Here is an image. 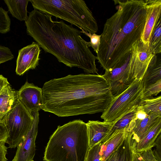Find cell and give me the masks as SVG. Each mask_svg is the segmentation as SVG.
I'll return each mask as SVG.
<instances>
[{
	"mask_svg": "<svg viewBox=\"0 0 161 161\" xmlns=\"http://www.w3.org/2000/svg\"><path fill=\"white\" fill-rule=\"evenodd\" d=\"M138 106L136 107L126 115L121 118L115 123L107 135L102 141L101 143H103L106 141L115 131L126 127L131 121L136 118V114L138 110Z\"/></svg>",
	"mask_w": 161,
	"mask_h": 161,
	"instance_id": "24",
	"label": "cell"
},
{
	"mask_svg": "<svg viewBox=\"0 0 161 161\" xmlns=\"http://www.w3.org/2000/svg\"><path fill=\"white\" fill-rule=\"evenodd\" d=\"M33 120L32 114L17 98L3 119L8 134L6 143L9 148H15L22 141L30 130Z\"/></svg>",
	"mask_w": 161,
	"mask_h": 161,
	"instance_id": "6",
	"label": "cell"
},
{
	"mask_svg": "<svg viewBox=\"0 0 161 161\" xmlns=\"http://www.w3.org/2000/svg\"><path fill=\"white\" fill-rule=\"evenodd\" d=\"M146 16L141 40L145 44H148L154 27L161 16V0H145Z\"/></svg>",
	"mask_w": 161,
	"mask_h": 161,
	"instance_id": "13",
	"label": "cell"
},
{
	"mask_svg": "<svg viewBox=\"0 0 161 161\" xmlns=\"http://www.w3.org/2000/svg\"><path fill=\"white\" fill-rule=\"evenodd\" d=\"M36 42L19 50L16 60L15 72L19 75L30 69H35L39 64L40 48Z\"/></svg>",
	"mask_w": 161,
	"mask_h": 161,
	"instance_id": "11",
	"label": "cell"
},
{
	"mask_svg": "<svg viewBox=\"0 0 161 161\" xmlns=\"http://www.w3.org/2000/svg\"><path fill=\"white\" fill-rule=\"evenodd\" d=\"M86 123L80 119L58 126L45 148L44 161H86L89 150Z\"/></svg>",
	"mask_w": 161,
	"mask_h": 161,
	"instance_id": "4",
	"label": "cell"
},
{
	"mask_svg": "<svg viewBox=\"0 0 161 161\" xmlns=\"http://www.w3.org/2000/svg\"><path fill=\"white\" fill-rule=\"evenodd\" d=\"M8 136L6 128L3 121L0 122V142H4L6 143Z\"/></svg>",
	"mask_w": 161,
	"mask_h": 161,
	"instance_id": "32",
	"label": "cell"
},
{
	"mask_svg": "<svg viewBox=\"0 0 161 161\" xmlns=\"http://www.w3.org/2000/svg\"><path fill=\"white\" fill-rule=\"evenodd\" d=\"M138 107L147 114L161 115V96L142 98Z\"/></svg>",
	"mask_w": 161,
	"mask_h": 161,
	"instance_id": "22",
	"label": "cell"
},
{
	"mask_svg": "<svg viewBox=\"0 0 161 161\" xmlns=\"http://www.w3.org/2000/svg\"><path fill=\"white\" fill-rule=\"evenodd\" d=\"M8 11L12 15L20 21H26L28 18L27 6L29 0H4Z\"/></svg>",
	"mask_w": 161,
	"mask_h": 161,
	"instance_id": "20",
	"label": "cell"
},
{
	"mask_svg": "<svg viewBox=\"0 0 161 161\" xmlns=\"http://www.w3.org/2000/svg\"><path fill=\"white\" fill-rule=\"evenodd\" d=\"M11 20L8 12L0 7V33L5 34L10 30Z\"/></svg>",
	"mask_w": 161,
	"mask_h": 161,
	"instance_id": "25",
	"label": "cell"
},
{
	"mask_svg": "<svg viewBox=\"0 0 161 161\" xmlns=\"http://www.w3.org/2000/svg\"><path fill=\"white\" fill-rule=\"evenodd\" d=\"M86 124L89 149L101 142L114 125L113 123L98 120H89Z\"/></svg>",
	"mask_w": 161,
	"mask_h": 161,
	"instance_id": "14",
	"label": "cell"
},
{
	"mask_svg": "<svg viewBox=\"0 0 161 161\" xmlns=\"http://www.w3.org/2000/svg\"><path fill=\"white\" fill-rule=\"evenodd\" d=\"M14 56L8 47L0 45V64L11 60Z\"/></svg>",
	"mask_w": 161,
	"mask_h": 161,
	"instance_id": "29",
	"label": "cell"
},
{
	"mask_svg": "<svg viewBox=\"0 0 161 161\" xmlns=\"http://www.w3.org/2000/svg\"><path fill=\"white\" fill-rule=\"evenodd\" d=\"M32 161H34L33 160H32Z\"/></svg>",
	"mask_w": 161,
	"mask_h": 161,
	"instance_id": "39",
	"label": "cell"
},
{
	"mask_svg": "<svg viewBox=\"0 0 161 161\" xmlns=\"http://www.w3.org/2000/svg\"><path fill=\"white\" fill-rule=\"evenodd\" d=\"M161 132V121L158 123L144 134L139 139L135 147L137 152L140 153L152 149L155 141Z\"/></svg>",
	"mask_w": 161,
	"mask_h": 161,
	"instance_id": "18",
	"label": "cell"
},
{
	"mask_svg": "<svg viewBox=\"0 0 161 161\" xmlns=\"http://www.w3.org/2000/svg\"><path fill=\"white\" fill-rule=\"evenodd\" d=\"M42 89L41 109L60 117L103 113L114 97L108 80L98 74L52 79Z\"/></svg>",
	"mask_w": 161,
	"mask_h": 161,
	"instance_id": "1",
	"label": "cell"
},
{
	"mask_svg": "<svg viewBox=\"0 0 161 161\" xmlns=\"http://www.w3.org/2000/svg\"><path fill=\"white\" fill-rule=\"evenodd\" d=\"M17 98V92L12 88L9 84L5 86L0 93V113L8 112Z\"/></svg>",
	"mask_w": 161,
	"mask_h": 161,
	"instance_id": "21",
	"label": "cell"
},
{
	"mask_svg": "<svg viewBox=\"0 0 161 161\" xmlns=\"http://www.w3.org/2000/svg\"><path fill=\"white\" fill-rule=\"evenodd\" d=\"M5 143L4 142H0V161H8L6 155L8 147L5 146Z\"/></svg>",
	"mask_w": 161,
	"mask_h": 161,
	"instance_id": "33",
	"label": "cell"
},
{
	"mask_svg": "<svg viewBox=\"0 0 161 161\" xmlns=\"http://www.w3.org/2000/svg\"><path fill=\"white\" fill-rule=\"evenodd\" d=\"M129 125L124 128L115 131L106 141L101 143L100 153L101 161H105L109 157L125 139L129 129Z\"/></svg>",
	"mask_w": 161,
	"mask_h": 161,
	"instance_id": "15",
	"label": "cell"
},
{
	"mask_svg": "<svg viewBox=\"0 0 161 161\" xmlns=\"http://www.w3.org/2000/svg\"><path fill=\"white\" fill-rule=\"evenodd\" d=\"M17 96L19 100L31 113L41 109V88L27 81L17 92Z\"/></svg>",
	"mask_w": 161,
	"mask_h": 161,
	"instance_id": "12",
	"label": "cell"
},
{
	"mask_svg": "<svg viewBox=\"0 0 161 161\" xmlns=\"http://www.w3.org/2000/svg\"><path fill=\"white\" fill-rule=\"evenodd\" d=\"M116 151L113 153L105 161H115Z\"/></svg>",
	"mask_w": 161,
	"mask_h": 161,
	"instance_id": "37",
	"label": "cell"
},
{
	"mask_svg": "<svg viewBox=\"0 0 161 161\" xmlns=\"http://www.w3.org/2000/svg\"><path fill=\"white\" fill-rule=\"evenodd\" d=\"M6 113H0V122L3 121V119Z\"/></svg>",
	"mask_w": 161,
	"mask_h": 161,
	"instance_id": "38",
	"label": "cell"
},
{
	"mask_svg": "<svg viewBox=\"0 0 161 161\" xmlns=\"http://www.w3.org/2000/svg\"><path fill=\"white\" fill-rule=\"evenodd\" d=\"M131 55V49L103 75L108 80L114 97L123 92L133 82L130 75Z\"/></svg>",
	"mask_w": 161,
	"mask_h": 161,
	"instance_id": "8",
	"label": "cell"
},
{
	"mask_svg": "<svg viewBox=\"0 0 161 161\" xmlns=\"http://www.w3.org/2000/svg\"><path fill=\"white\" fill-rule=\"evenodd\" d=\"M161 80V58L153 54L142 80L143 89Z\"/></svg>",
	"mask_w": 161,
	"mask_h": 161,
	"instance_id": "17",
	"label": "cell"
},
{
	"mask_svg": "<svg viewBox=\"0 0 161 161\" xmlns=\"http://www.w3.org/2000/svg\"><path fill=\"white\" fill-rule=\"evenodd\" d=\"M101 143H99L89 149L86 161H101L100 153Z\"/></svg>",
	"mask_w": 161,
	"mask_h": 161,
	"instance_id": "28",
	"label": "cell"
},
{
	"mask_svg": "<svg viewBox=\"0 0 161 161\" xmlns=\"http://www.w3.org/2000/svg\"><path fill=\"white\" fill-rule=\"evenodd\" d=\"M149 47L154 54L161 52V16L156 22L151 35Z\"/></svg>",
	"mask_w": 161,
	"mask_h": 161,
	"instance_id": "23",
	"label": "cell"
},
{
	"mask_svg": "<svg viewBox=\"0 0 161 161\" xmlns=\"http://www.w3.org/2000/svg\"><path fill=\"white\" fill-rule=\"evenodd\" d=\"M153 147H154V149L152 151L154 156L157 161H161V133L156 138Z\"/></svg>",
	"mask_w": 161,
	"mask_h": 161,
	"instance_id": "30",
	"label": "cell"
},
{
	"mask_svg": "<svg viewBox=\"0 0 161 161\" xmlns=\"http://www.w3.org/2000/svg\"><path fill=\"white\" fill-rule=\"evenodd\" d=\"M9 84L7 79L0 75V93L4 87Z\"/></svg>",
	"mask_w": 161,
	"mask_h": 161,
	"instance_id": "34",
	"label": "cell"
},
{
	"mask_svg": "<svg viewBox=\"0 0 161 161\" xmlns=\"http://www.w3.org/2000/svg\"><path fill=\"white\" fill-rule=\"evenodd\" d=\"M117 12L107 19L97 58L105 70L112 68L141 39L146 16L145 0H115Z\"/></svg>",
	"mask_w": 161,
	"mask_h": 161,
	"instance_id": "3",
	"label": "cell"
},
{
	"mask_svg": "<svg viewBox=\"0 0 161 161\" xmlns=\"http://www.w3.org/2000/svg\"><path fill=\"white\" fill-rule=\"evenodd\" d=\"M123 141L116 151L115 161H132L134 148L136 145L132 138L130 126Z\"/></svg>",
	"mask_w": 161,
	"mask_h": 161,
	"instance_id": "19",
	"label": "cell"
},
{
	"mask_svg": "<svg viewBox=\"0 0 161 161\" xmlns=\"http://www.w3.org/2000/svg\"><path fill=\"white\" fill-rule=\"evenodd\" d=\"M143 91L142 80H134L126 90L113 97L101 118L103 121L115 125L138 105L142 98Z\"/></svg>",
	"mask_w": 161,
	"mask_h": 161,
	"instance_id": "7",
	"label": "cell"
},
{
	"mask_svg": "<svg viewBox=\"0 0 161 161\" xmlns=\"http://www.w3.org/2000/svg\"><path fill=\"white\" fill-rule=\"evenodd\" d=\"M147 115L144 112L141 110H139L138 108V110L136 114L135 119H142L146 118Z\"/></svg>",
	"mask_w": 161,
	"mask_h": 161,
	"instance_id": "36",
	"label": "cell"
},
{
	"mask_svg": "<svg viewBox=\"0 0 161 161\" xmlns=\"http://www.w3.org/2000/svg\"><path fill=\"white\" fill-rule=\"evenodd\" d=\"M130 75L132 81L142 80L153 56L149 47L140 39L131 48Z\"/></svg>",
	"mask_w": 161,
	"mask_h": 161,
	"instance_id": "9",
	"label": "cell"
},
{
	"mask_svg": "<svg viewBox=\"0 0 161 161\" xmlns=\"http://www.w3.org/2000/svg\"><path fill=\"white\" fill-rule=\"evenodd\" d=\"M161 91V80L143 89L142 98L152 97Z\"/></svg>",
	"mask_w": 161,
	"mask_h": 161,
	"instance_id": "26",
	"label": "cell"
},
{
	"mask_svg": "<svg viewBox=\"0 0 161 161\" xmlns=\"http://www.w3.org/2000/svg\"><path fill=\"white\" fill-rule=\"evenodd\" d=\"M81 31V32L86 35L90 38V41L87 42L89 47H91L94 51L97 53L100 44L101 35H98L96 33H91L85 31L81 28H80Z\"/></svg>",
	"mask_w": 161,
	"mask_h": 161,
	"instance_id": "27",
	"label": "cell"
},
{
	"mask_svg": "<svg viewBox=\"0 0 161 161\" xmlns=\"http://www.w3.org/2000/svg\"><path fill=\"white\" fill-rule=\"evenodd\" d=\"M161 121V115L151 114L142 119L134 120L133 126L131 131L132 138L136 143L140 137L155 125Z\"/></svg>",
	"mask_w": 161,
	"mask_h": 161,
	"instance_id": "16",
	"label": "cell"
},
{
	"mask_svg": "<svg viewBox=\"0 0 161 161\" xmlns=\"http://www.w3.org/2000/svg\"><path fill=\"white\" fill-rule=\"evenodd\" d=\"M34 120L32 126L22 141L17 147L11 161H32L35 154V141L37 136L39 117V112L32 113Z\"/></svg>",
	"mask_w": 161,
	"mask_h": 161,
	"instance_id": "10",
	"label": "cell"
},
{
	"mask_svg": "<svg viewBox=\"0 0 161 161\" xmlns=\"http://www.w3.org/2000/svg\"><path fill=\"white\" fill-rule=\"evenodd\" d=\"M135 147L133 149L132 161H144L141 156L140 153L136 151Z\"/></svg>",
	"mask_w": 161,
	"mask_h": 161,
	"instance_id": "35",
	"label": "cell"
},
{
	"mask_svg": "<svg viewBox=\"0 0 161 161\" xmlns=\"http://www.w3.org/2000/svg\"><path fill=\"white\" fill-rule=\"evenodd\" d=\"M139 153L144 161H157L153 154L152 149Z\"/></svg>",
	"mask_w": 161,
	"mask_h": 161,
	"instance_id": "31",
	"label": "cell"
},
{
	"mask_svg": "<svg viewBox=\"0 0 161 161\" xmlns=\"http://www.w3.org/2000/svg\"><path fill=\"white\" fill-rule=\"evenodd\" d=\"M52 17L36 9L32 11L25 21L27 34L59 62L71 68H80L86 74H98L97 57L81 31L63 20L53 21Z\"/></svg>",
	"mask_w": 161,
	"mask_h": 161,
	"instance_id": "2",
	"label": "cell"
},
{
	"mask_svg": "<svg viewBox=\"0 0 161 161\" xmlns=\"http://www.w3.org/2000/svg\"><path fill=\"white\" fill-rule=\"evenodd\" d=\"M34 9L69 23L91 33L98 30L97 21L83 0H31Z\"/></svg>",
	"mask_w": 161,
	"mask_h": 161,
	"instance_id": "5",
	"label": "cell"
}]
</instances>
